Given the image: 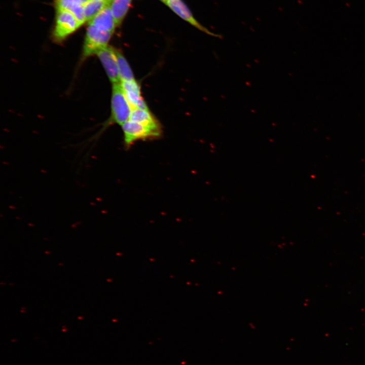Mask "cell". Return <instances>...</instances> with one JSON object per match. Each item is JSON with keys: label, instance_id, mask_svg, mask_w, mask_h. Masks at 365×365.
Instances as JSON below:
<instances>
[{"label": "cell", "instance_id": "cell-6", "mask_svg": "<svg viewBox=\"0 0 365 365\" xmlns=\"http://www.w3.org/2000/svg\"><path fill=\"white\" fill-rule=\"evenodd\" d=\"M166 5L178 16L199 30L213 36L218 37L220 36L212 33L208 30L207 28L202 25L194 18L189 9L181 0H173L167 3Z\"/></svg>", "mask_w": 365, "mask_h": 365}, {"label": "cell", "instance_id": "cell-14", "mask_svg": "<svg viewBox=\"0 0 365 365\" xmlns=\"http://www.w3.org/2000/svg\"><path fill=\"white\" fill-rule=\"evenodd\" d=\"M161 1H162L164 4H166L167 3H168L170 1H173V0H161Z\"/></svg>", "mask_w": 365, "mask_h": 365}, {"label": "cell", "instance_id": "cell-8", "mask_svg": "<svg viewBox=\"0 0 365 365\" xmlns=\"http://www.w3.org/2000/svg\"><path fill=\"white\" fill-rule=\"evenodd\" d=\"M129 120L156 130L162 131L160 124L151 113L149 110L132 109Z\"/></svg>", "mask_w": 365, "mask_h": 365}, {"label": "cell", "instance_id": "cell-2", "mask_svg": "<svg viewBox=\"0 0 365 365\" xmlns=\"http://www.w3.org/2000/svg\"><path fill=\"white\" fill-rule=\"evenodd\" d=\"M121 127L126 148H129L137 140L154 139L162 135V131L156 130L130 120L125 122Z\"/></svg>", "mask_w": 365, "mask_h": 365}, {"label": "cell", "instance_id": "cell-13", "mask_svg": "<svg viewBox=\"0 0 365 365\" xmlns=\"http://www.w3.org/2000/svg\"><path fill=\"white\" fill-rule=\"evenodd\" d=\"M124 92L132 109L140 108L149 110L141 95V91H124Z\"/></svg>", "mask_w": 365, "mask_h": 365}, {"label": "cell", "instance_id": "cell-3", "mask_svg": "<svg viewBox=\"0 0 365 365\" xmlns=\"http://www.w3.org/2000/svg\"><path fill=\"white\" fill-rule=\"evenodd\" d=\"M113 33L102 31L88 25L83 49V57L96 55L101 48L108 45Z\"/></svg>", "mask_w": 365, "mask_h": 365}, {"label": "cell", "instance_id": "cell-12", "mask_svg": "<svg viewBox=\"0 0 365 365\" xmlns=\"http://www.w3.org/2000/svg\"><path fill=\"white\" fill-rule=\"evenodd\" d=\"M117 61L120 82L135 80L132 70L123 54L118 50L115 49Z\"/></svg>", "mask_w": 365, "mask_h": 365}, {"label": "cell", "instance_id": "cell-11", "mask_svg": "<svg viewBox=\"0 0 365 365\" xmlns=\"http://www.w3.org/2000/svg\"><path fill=\"white\" fill-rule=\"evenodd\" d=\"M111 0H88L83 6L86 21H90L110 3Z\"/></svg>", "mask_w": 365, "mask_h": 365}, {"label": "cell", "instance_id": "cell-1", "mask_svg": "<svg viewBox=\"0 0 365 365\" xmlns=\"http://www.w3.org/2000/svg\"><path fill=\"white\" fill-rule=\"evenodd\" d=\"M132 108L125 95L121 83L113 84L110 122L122 125L129 120Z\"/></svg>", "mask_w": 365, "mask_h": 365}, {"label": "cell", "instance_id": "cell-9", "mask_svg": "<svg viewBox=\"0 0 365 365\" xmlns=\"http://www.w3.org/2000/svg\"><path fill=\"white\" fill-rule=\"evenodd\" d=\"M84 2L82 0H55L56 9H63L72 13L81 25L85 22L83 11Z\"/></svg>", "mask_w": 365, "mask_h": 365}, {"label": "cell", "instance_id": "cell-15", "mask_svg": "<svg viewBox=\"0 0 365 365\" xmlns=\"http://www.w3.org/2000/svg\"><path fill=\"white\" fill-rule=\"evenodd\" d=\"M66 331V330H62V331H65V332Z\"/></svg>", "mask_w": 365, "mask_h": 365}, {"label": "cell", "instance_id": "cell-10", "mask_svg": "<svg viewBox=\"0 0 365 365\" xmlns=\"http://www.w3.org/2000/svg\"><path fill=\"white\" fill-rule=\"evenodd\" d=\"M132 0H111L110 7L117 26L121 25L125 18Z\"/></svg>", "mask_w": 365, "mask_h": 365}, {"label": "cell", "instance_id": "cell-5", "mask_svg": "<svg viewBox=\"0 0 365 365\" xmlns=\"http://www.w3.org/2000/svg\"><path fill=\"white\" fill-rule=\"evenodd\" d=\"M95 55L101 62L112 84L120 83V79L115 48L107 45L100 49Z\"/></svg>", "mask_w": 365, "mask_h": 365}, {"label": "cell", "instance_id": "cell-7", "mask_svg": "<svg viewBox=\"0 0 365 365\" xmlns=\"http://www.w3.org/2000/svg\"><path fill=\"white\" fill-rule=\"evenodd\" d=\"M88 25L102 31L113 33L117 26L112 15L110 4L89 21Z\"/></svg>", "mask_w": 365, "mask_h": 365}, {"label": "cell", "instance_id": "cell-4", "mask_svg": "<svg viewBox=\"0 0 365 365\" xmlns=\"http://www.w3.org/2000/svg\"><path fill=\"white\" fill-rule=\"evenodd\" d=\"M56 10L53 37L56 41H61L75 32L81 25L70 12L63 9Z\"/></svg>", "mask_w": 365, "mask_h": 365}]
</instances>
